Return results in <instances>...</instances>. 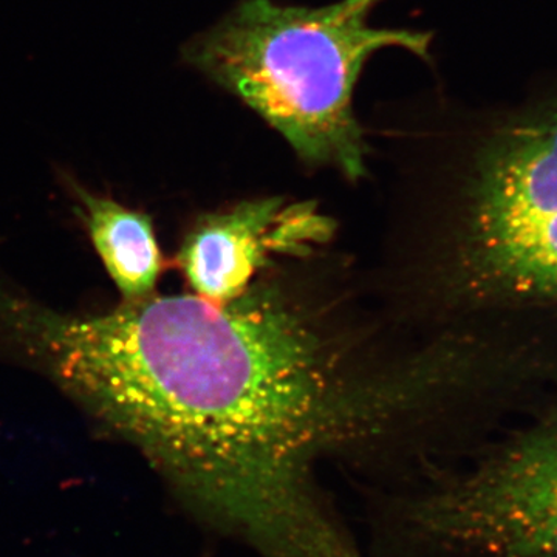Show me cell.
Returning a JSON list of instances; mask_svg holds the SVG:
<instances>
[{
  "instance_id": "obj_2",
  "label": "cell",
  "mask_w": 557,
  "mask_h": 557,
  "mask_svg": "<svg viewBox=\"0 0 557 557\" xmlns=\"http://www.w3.org/2000/svg\"><path fill=\"white\" fill-rule=\"evenodd\" d=\"M399 239L381 300L416 327L557 314V72L454 123Z\"/></svg>"
},
{
  "instance_id": "obj_1",
  "label": "cell",
  "mask_w": 557,
  "mask_h": 557,
  "mask_svg": "<svg viewBox=\"0 0 557 557\" xmlns=\"http://www.w3.org/2000/svg\"><path fill=\"white\" fill-rule=\"evenodd\" d=\"M335 260H277L226 302L153 293L65 314L50 379L256 556L368 557L322 463L472 442L508 405L516 362L494 330L401 321Z\"/></svg>"
},
{
  "instance_id": "obj_5",
  "label": "cell",
  "mask_w": 557,
  "mask_h": 557,
  "mask_svg": "<svg viewBox=\"0 0 557 557\" xmlns=\"http://www.w3.org/2000/svg\"><path fill=\"white\" fill-rule=\"evenodd\" d=\"M335 222L310 201L258 197L201 215L186 234L178 265L194 295L226 302L281 259L327 247Z\"/></svg>"
},
{
  "instance_id": "obj_4",
  "label": "cell",
  "mask_w": 557,
  "mask_h": 557,
  "mask_svg": "<svg viewBox=\"0 0 557 557\" xmlns=\"http://www.w3.org/2000/svg\"><path fill=\"white\" fill-rule=\"evenodd\" d=\"M387 518L423 557H557V383L468 467L392 498Z\"/></svg>"
},
{
  "instance_id": "obj_6",
  "label": "cell",
  "mask_w": 557,
  "mask_h": 557,
  "mask_svg": "<svg viewBox=\"0 0 557 557\" xmlns=\"http://www.w3.org/2000/svg\"><path fill=\"white\" fill-rule=\"evenodd\" d=\"M86 211L91 244L120 289L123 302H135L156 293L163 270L152 219L146 212L95 196L76 186Z\"/></svg>"
},
{
  "instance_id": "obj_3",
  "label": "cell",
  "mask_w": 557,
  "mask_h": 557,
  "mask_svg": "<svg viewBox=\"0 0 557 557\" xmlns=\"http://www.w3.org/2000/svg\"><path fill=\"white\" fill-rule=\"evenodd\" d=\"M383 2L313 9L240 0L186 42L183 62L276 131L300 163L359 182L368 175L370 146L354 100L366 64L388 47L432 62L431 32L370 25Z\"/></svg>"
}]
</instances>
